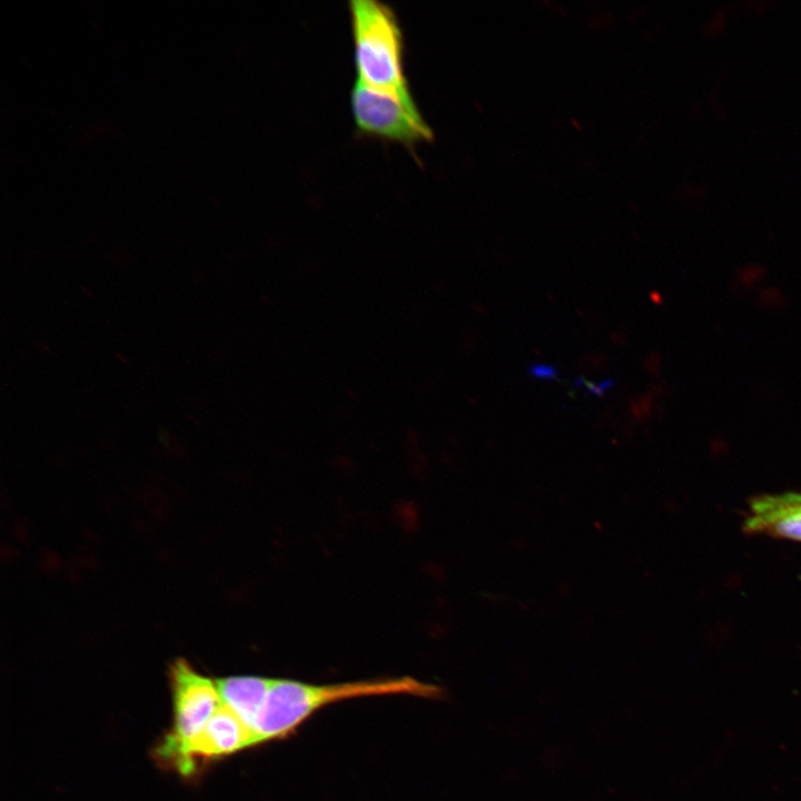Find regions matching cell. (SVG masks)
Here are the masks:
<instances>
[{
	"instance_id": "obj_1",
	"label": "cell",
	"mask_w": 801,
	"mask_h": 801,
	"mask_svg": "<svg viewBox=\"0 0 801 801\" xmlns=\"http://www.w3.org/2000/svg\"><path fill=\"white\" fill-rule=\"evenodd\" d=\"M398 694L437 699L443 695V690L411 676L322 685L273 679L265 702L250 728L254 745L285 738L314 712L328 704L356 698Z\"/></svg>"
},
{
	"instance_id": "obj_2",
	"label": "cell",
	"mask_w": 801,
	"mask_h": 801,
	"mask_svg": "<svg viewBox=\"0 0 801 801\" xmlns=\"http://www.w3.org/2000/svg\"><path fill=\"white\" fill-rule=\"evenodd\" d=\"M348 8L356 80L417 109L404 72L403 33L394 10L378 0H350Z\"/></svg>"
},
{
	"instance_id": "obj_3",
	"label": "cell",
	"mask_w": 801,
	"mask_h": 801,
	"mask_svg": "<svg viewBox=\"0 0 801 801\" xmlns=\"http://www.w3.org/2000/svg\"><path fill=\"white\" fill-rule=\"evenodd\" d=\"M169 681L174 721L156 744L152 755L159 765L178 770L190 742L221 705L216 681L198 673L187 661L170 665Z\"/></svg>"
},
{
	"instance_id": "obj_4",
	"label": "cell",
	"mask_w": 801,
	"mask_h": 801,
	"mask_svg": "<svg viewBox=\"0 0 801 801\" xmlns=\"http://www.w3.org/2000/svg\"><path fill=\"white\" fill-rule=\"evenodd\" d=\"M350 108L357 130L399 142L409 149L433 139V131L418 109H411L393 96L376 91L355 80Z\"/></svg>"
},
{
	"instance_id": "obj_5",
	"label": "cell",
	"mask_w": 801,
	"mask_h": 801,
	"mask_svg": "<svg viewBox=\"0 0 801 801\" xmlns=\"http://www.w3.org/2000/svg\"><path fill=\"white\" fill-rule=\"evenodd\" d=\"M251 746L255 745L250 728L221 703L188 745L177 772L192 777L205 764Z\"/></svg>"
},
{
	"instance_id": "obj_6",
	"label": "cell",
	"mask_w": 801,
	"mask_h": 801,
	"mask_svg": "<svg viewBox=\"0 0 801 801\" xmlns=\"http://www.w3.org/2000/svg\"><path fill=\"white\" fill-rule=\"evenodd\" d=\"M743 528L750 534L801 542V493L764 494L752 498Z\"/></svg>"
},
{
	"instance_id": "obj_7",
	"label": "cell",
	"mask_w": 801,
	"mask_h": 801,
	"mask_svg": "<svg viewBox=\"0 0 801 801\" xmlns=\"http://www.w3.org/2000/svg\"><path fill=\"white\" fill-rule=\"evenodd\" d=\"M221 703L251 728L263 706L273 679L263 676H230L217 679Z\"/></svg>"
},
{
	"instance_id": "obj_8",
	"label": "cell",
	"mask_w": 801,
	"mask_h": 801,
	"mask_svg": "<svg viewBox=\"0 0 801 801\" xmlns=\"http://www.w3.org/2000/svg\"><path fill=\"white\" fill-rule=\"evenodd\" d=\"M614 383L615 380L613 378H610L599 384H593L580 377L575 379L574 385L576 387H585L587 392L594 396H602L603 394H605V392H607L614 386Z\"/></svg>"
},
{
	"instance_id": "obj_9",
	"label": "cell",
	"mask_w": 801,
	"mask_h": 801,
	"mask_svg": "<svg viewBox=\"0 0 801 801\" xmlns=\"http://www.w3.org/2000/svg\"><path fill=\"white\" fill-rule=\"evenodd\" d=\"M527 372L540 379H555L558 376L557 368L550 364L531 365L527 367Z\"/></svg>"
}]
</instances>
